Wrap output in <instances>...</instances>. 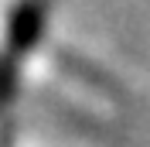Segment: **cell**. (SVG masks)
Wrapping results in <instances>:
<instances>
[{"label": "cell", "instance_id": "7a4b0ae2", "mask_svg": "<svg viewBox=\"0 0 150 147\" xmlns=\"http://www.w3.org/2000/svg\"><path fill=\"white\" fill-rule=\"evenodd\" d=\"M14 82H17V75H14V62H4V65H0V106L10 99Z\"/></svg>", "mask_w": 150, "mask_h": 147}, {"label": "cell", "instance_id": "6da1fadb", "mask_svg": "<svg viewBox=\"0 0 150 147\" xmlns=\"http://www.w3.org/2000/svg\"><path fill=\"white\" fill-rule=\"evenodd\" d=\"M45 21H48V4L45 0H24L17 10H14V21H10V51L21 55L41 41L45 34Z\"/></svg>", "mask_w": 150, "mask_h": 147}]
</instances>
